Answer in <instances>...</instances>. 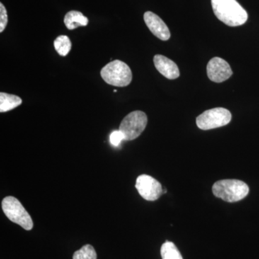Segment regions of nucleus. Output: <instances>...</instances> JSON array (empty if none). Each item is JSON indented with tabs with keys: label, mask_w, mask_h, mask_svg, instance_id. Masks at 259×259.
I'll use <instances>...</instances> for the list:
<instances>
[{
	"label": "nucleus",
	"mask_w": 259,
	"mask_h": 259,
	"mask_svg": "<svg viewBox=\"0 0 259 259\" xmlns=\"http://www.w3.org/2000/svg\"><path fill=\"white\" fill-rule=\"evenodd\" d=\"M211 3L215 16L228 26H240L248 20V13L236 0H211Z\"/></svg>",
	"instance_id": "1"
},
{
	"label": "nucleus",
	"mask_w": 259,
	"mask_h": 259,
	"mask_svg": "<svg viewBox=\"0 0 259 259\" xmlns=\"http://www.w3.org/2000/svg\"><path fill=\"white\" fill-rule=\"evenodd\" d=\"M249 192V187L242 181L223 180L212 186V193L226 202H236L244 199Z\"/></svg>",
	"instance_id": "2"
},
{
	"label": "nucleus",
	"mask_w": 259,
	"mask_h": 259,
	"mask_svg": "<svg viewBox=\"0 0 259 259\" xmlns=\"http://www.w3.org/2000/svg\"><path fill=\"white\" fill-rule=\"evenodd\" d=\"M100 74L105 82L112 86L124 88L132 81V71L123 61L115 60L102 68Z\"/></svg>",
	"instance_id": "3"
},
{
	"label": "nucleus",
	"mask_w": 259,
	"mask_h": 259,
	"mask_svg": "<svg viewBox=\"0 0 259 259\" xmlns=\"http://www.w3.org/2000/svg\"><path fill=\"white\" fill-rule=\"evenodd\" d=\"M2 207L7 218L26 231L33 228V222L29 213L18 199L8 196L3 199Z\"/></svg>",
	"instance_id": "4"
},
{
	"label": "nucleus",
	"mask_w": 259,
	"mask_h": 259,
	"mask_svg": "<svg viewBox=\"0 0 259 259\" xmlns=\"http://www.w3.org/2000/svg\"><path fill=\"white\" fill-rule=\"evenodd\" d=\"M147 123L148 117L146 113L136 110L124 117L119 131L123 134L125 141H133L139 138L144 132Z\"/></svg>",
	"instance_id": "5"
},
{
	"label": "nucleus",
	"mask_w": 259,
	"mask_h": 259,
	"mask_svg": "<svg viewBox=\"0 0 259 259\" xmlns=\"http://www.w3.org/2000/svg\"><path fill=\"white\" fill-rule=\"evenodd\" d=\"M232 115L231 112L223 107L210 109L206 110L197 117V127L199 129L207 130L218 128L228 125L231 122Z\"/></svg>",
	"instance_id": "6"
},
{
	"label": "nucleus",
	"mask_w": 259,
	"mask_h": 259,
	"mask_svg": "<svg viewBox=\"0 0 259 259\" xmlns=\"http://www.w3.org/2000/svg\"><path fill=\"white\" fill-rule=\"evenodd\" d=\"M136 188L140 195L147 201H156L163 194L160 182L149 175H143L136 180Z\"/></svg>",
	"instance_id": "7"
},
{
	"label": "nucleus",
	"mask_w": 259,
	"mask_h": 259,
	"mask_svg": "<svg viewBox=\"0 0 259 259\" xmlns=\"http://www.w3.org/2000/svg\"><path fill=\"white\" fill-rule=\"evenodd\" d=\"M207 73L211 81L221 83L231 77L233 71L226 61L221 58L214 57L207 64Z\"/></svg>",
	"instance_id": "8"
},
{
	"label": "nucleus",
	"mask_w": 259,
	"mask_h": 259,
	"mask_svg": "<svg viewBox=\"0 0 259 259\" xmlns=\"http://www.w3.org/2000/svg\"><path fill=\"white\" fill-rule=\"evenodd\" d=\"M145 23L155 36L161 40H168L171 37L169 29L157 15L148 11L144 15Z\"/></svg>",
	"instance_id": "9"
},
{
	"label": "nucleus",
	"mask_w": 259,
	"mask_h": 259,
	"mask_svg": "<svg viewBox=\"0 0 259 259\" xmlns=\"http://www.w3.org/2000/svg\"><path fill=\"white\" fill-rule=\"evenodd\" d=\"M155 67L168 79H175L180 76V72L177 65L166 56L156 55L153 58Z\"/></svg>",
	"instance_id": "10"
},
{
	"label": "nucleus",
	"mask_w": 259,
	"mask_h": 259,
	"mask_svg": "<svg viewBox=\"0 0 259 259\" xmlns=\"http://www.w3.org/2000/svg\"><path fill=\"white\" fill-rule=\"evenodd\" d=\"M89 20L79 11H70L66 13L64 18V24L69 30H74L78 27L87 26Z\"/></svg>",
	"instance_id": "11"
},
{
	"label": "nucleus",
	"mask_w": 259,
	"mask_h": 259,
	"mask_svg": "<svg viewBox=\"0 0 259 259\" xmlns=\"http://www.w3.org/2000/svg\"><path fill=\"white\" fill-rule=\"evenodd\" d=\"M20 97L10 94L0 93V112H6L16 108L22 104Z\"/></svg>",
	"instance_id": "12"
},
{
	"label": "nucleus",
	"mask_w": 259,
	"mask_h": 259,
	"mask_svg": "<svg viewBox=\"0 0 259 259\" xmlns=\"http://www.w3.org/2000/svg\"><path fill=\"white\" fill-rule=\"evenodd\" d=\"M162 259H183L182 254L175 243L166 241L161 248Z\"/></svg>",
	"instance_id": "13"
},
{
	"label": "nucleus",
	"mask_w": 259,
	"mask_h": 259,
	"mask_svg": "<svg viewBox=\"0 0 259 259\" xmlns=\"http://www.w3.org/2000/svg\"><path fill=\"white\" fill-rule=\"evenodd\" d=\"M54 44L58 54L61 56H67L72 47L69 37L66 35H60L56 37Z\"/></svg>",
	"instance_id": "14"
},
{
	"label": "nucleus",
	"mask_w": 259,
	"mask_h": 259,
	"mask_svg": "<svg viewBox=\"0 0 259 259\" xmlns=\"http://www.w3.org/2000/svg\"><path fill=\"white\" fill-rule=\"evenodd\" d=\"M73 259H97V253L93 245L87 244L75 252Z\"/></svg>",
	"instance_id": "15"
},
{
	"label": "nucleus",
	"mask_w": 259,
	"mask_h": 259,
	"mask_svg": "<svg viewBox=\"0 0 259 259\" xmlns=\"http://www.w3.org/2000/svg\"><path fill=\"white\" fill-rule=\"evenodd\" d=\"M8 23V13L3 3H0V32L4 31Z\"/></svg>",
	"instance_id": "16"
},
{
	"label": "nucleus",
	"mask_w": 259,
	"mask_h": 259,
	"mask_svg": "<svg viewBox=\"0 0 259 259\" xmlns=\"http://www.w3.org/2000/svg\"><path fill=\"white\" fill-rule=\"evenodd\" d=\"M123 134L120 131H115L110 135V141L112 146H117L120 144L121 141H123Z\"/></svg>",
	"instance_id": "17"
}]
</instances>
